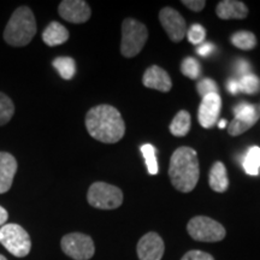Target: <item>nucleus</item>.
Returning <instances> with one entry per match:
<instances>
[{"label":"nucleus","mask_w":260,"mask_h":260,"mask_svg":"<svg viewBox=\"0 0 260 260\" xmlns=\"http://www.w3.org/2000/svg\"><path fill=\"white\" fill-rule=\"evenodd\" d=\"M88 134L104 144H116L125 134V123L116 107L107 104L94 106L86 115Z\"/></svg>","instance_id":"obj_1"},{"label":"nucleus","mask_w":260,"mask_h":260,"mask_svg":"<svg viewBox=\"0 0 260 260\" xmlns=\"http://www.w3.org/2000/svg\"><path fill=\"white\" fill-rule=\"evenodd\" d=\"M169 176L172 186L182 193H189L198 184L200 176L197 151L190 147H180L174 152L169 165Z\"/></svg>","instance_id":"obj_2"},{"label":"nucleus","mask_w":260,"mask_h":260,"mask_svg":"<svg viewBox=\"0 0 260 260\" xmlns=\"http://www.w3.org/2000/svg\"><path fill=\"white\" fill-rule=\"evenodd\" d=\"M38 27L34 14L28 6H19L15 10L4 30L6 44L14 47L27 46L37 34Z\"/></svg>","instance_id":"obj_3"},{"label":"nucleus","mask_w":260,"mask_h":260,"mask_svg":"<svg viewBox=\"0 0 260 260\" xmlns=\"http://www.w3.org/2000/svg\"><path fill=\"white\" fill-rule=\"evenodd\" d=\"M148 39L147 28L134 18H125L122 24L121 53L125 58L138 56Z\"/></svg>","instance_id":"obj_4"},{"label":"nucleus","mask_w":260,"mask_h":260,"mask_svg":"<svg viewBox=\"0 0 260 260\" xmlns=\"http://www.w3.org/2000/svg\"><path fill=\"white\" fill-rule=\"evenodd\" d=\"M0 243L8 252L17 258H24L30 253L31 241L29 234L15 223L0 226Z\"/></svg>","instance_id":"obj_5"},{"label":"nucleus","mask_w":260,"mask_h":260,"mask_svg":"<svg viewBox=\"0 0 260 260\" xmlns=\"http://www.w3.org/2000/svg\"><path fill=\"white\" fill-rule=\"evenodd\" d=\"M87 201L94 209L116 210L123 204V193L106 182H94L87 193Z\"/></svg>","instance_id":"obj_6"},{"label":"nucleus","mask_w":260,"mask_h":260,"mask_svg":"<svg viewBox=\"0 0 260 260\" xmlns=\"http://www.w3.org/2000/svg\"><path fill=\"white\" fill-rule=\"evenodd\" d=\"M191 239L200 242H218L225 237V228L217 220L206 216L193 217L187 225Z\"/></svg>","instance_id":"obj_7"},{"label":"nucleus","mask_w":260,"mask_h":260,"mask_svg":"<svg viewBox=\"0 0 260 260\" xmlns=\"http://www.w3.org/2000/svg\"><path fill=\"white\" fill-rule=\"evenodd\" d=\"M60 246L65 254L74 260H89L95 253L92 237L81 233H71L63 236Z\"/></svg>","instance_id":"obj_8"},{"label":"nucleus","mask_w":260,"mask_h":260,"mask_svg":"<svg viewBox=\"0 0 260 260\" xmlns=\"http://www.w3.org/2000/svg\"><path fill=\"white\" fill-rule=\"evenodd\" d=\"M159 21L171 41L180 42L187 34V24L180 12L172 8H164L159 12Z\"/></svg>","instance_id":"obj_9"},{"label":"nucleus","mask_w":260,"mask_h":260,"mask_svg":"<svg viewBox=\"0 0 260 260\" xmlns=\"http://www.w3.org/2000/svg\"><path fill=\"white\" fill-rule=\"evenodd\" d=\"M58 12L61 18L74 24L84 23L92 15L89 5L83 0H64L58 6Z\"/></svg>","instance_id":"obj_10"},{"label":"nucleus","mask_w":260,"mask_h":260,"mask_svg":"<svg viewBox=\"0 0 260 260\" xmlns=\"http://www.w3.org/2000/svg\"><path fill=\"white\" fill-rule=\"evenodd\" d=\"M136 252L140 260H161L165 252L164 241L157 233H147L140 239Z\"/></svg>","instance_id":"obj_11"},{"label":"nucleus","mask_w":260,"mask_h":260,"mask_svg":"<svg viewBox=\"0 0 260 260\" xmlns=\"http://www.w3.org/2000/svg\"><path fill=\"white\" fill-rule=\"evenodd\" d=\"M222 107V99L218 93H212L203 98L198 112L200 125L205 129H211L216 125Z\"/></svg>","instance_id":"obj_12"},{"label":"nucleus","mask_w":260,"mask_h":260,"mask_svg":"<svg viewBox=\"0 0 260 260\" xmlns=\"http://www.w3.org/2000/svg\"><path fill=\"white\" fill-rule=\"evenodd\" d=\"M142 83L147 88L159 90L162 93L170 92L172 88V81L169 74L158 65H152L145 71Z\"/></svg>","instance_id":"obj_13"},{"label":"nucleus","mask_w":260,"mask_h":260,"mask_svg":"<svg viewBox=\"0 0 260 260\" xmlns=\"http://www.w3.org/2000/svg\"><path fill=\"white\" fill-rule=\"evenodd\" d=\"M17 160L9 152H0V194L10 190L17 172Z\"/></svg>","instance_id":"obj_14"},{"label":"nucleus","mask_w":260,"mask_h":260,"mask_svg":"<svg viewBox=\"0 0 260 260\" xmlns=\"http://www.w3.org/2000/svg\"><path fill=\"white\" fill-rule=\"evenodd\" d=\"M216 14L220 19H243L248 16V8L237 0H222L217 5Z\"/></svg>","instance_id":"obj_15"},{"label":"nucleus","mask_w":260,"mask_h":260,"mask_svg":"<svg viewBox=\"0 0 260 260\" xmlns=\"http://www.w3.org/2000/svg\"><path fill=\"white\" fill-rule=\"evenodd\" d=\"M42 40L50 47L59 46L69 40V31L63 24L58 22H51L42 31Z\"/></svg>","instance_id":"obj_16"},{"label":"nucleus","mask_w":260,"mask_h":260,"mask_svg":"<svg viewBox=\"0 0 260 260\" xmlns=\"http://www.w3.org/2000/svg\"><path fill=\"white\" fill-rule=\"evenodd\" d=\"M209 183L211 189L217 193H224L229 188V178H228L226 168L222 161H216L210 170Z\"/></svg>","instance_id":"obj_17"},{"label":"nucleus","mask_w":260,"mask_h":260,"mask_svg":"<svg viewBox=\"0 0 260 260\" xmlns=\"http://www.w3.org/2000/svg\"><path fill=\"white\" fill-rule=\"evenodd\" d=\"M190 113L186 111V110H182L177 113L176 116L174 117L170 123V133L174 136H177V138H183L186 136L190 130Z\"/></svg>","instance_id":"obj_18"},{"label":"nucleus","mask_w":260,"mask_h":260,"mask_svg":"<svg viewBox=\"0 0 260 260\" xmlns=\"http://www.w3.org/2000/svg\"><path fill=\"white\" fill-rule=\"evenodd\" d=\"M242 167L247 175H251V176H256V175H259L260 147H258V146H253V147H251L247 151V153L243 155Z\"/></svg>","instance_id":"obj_19"},{"label":"nucleus","mask_w":260,"mask_h":260,"mask_svg":"<svg viewBox=\"0 0 260 260\" xmlns=\"http://www.w3.org/2000/svg\"><path fill=\"white\" fill-rule=\"evenodd\" d=\"M234 116L235 118L246 119V121L258 122L260 118V105L242 102L234 107Z\"/></svg>","instance_id":"obj_20"},{"label":"nucleus","mask_w":260,"mask_h":260,"mask_svg":"<svg viewBox=\"0 0 260 260\" xmlns=\"http://www.w3.org/2000/svg\"><path fill=\"white\" fill-rule=\"evenodd\" d=\"M52 65L64 80H71L76 74V63L71 57H58L52 61Z\"/></svg>","instance_id":"obj_21"},{"label":"nucleus","mask_w":260,"mask_h":260,"mask_svg":"<svg viewBox=\"0 0 260 260\" xmlns=\"http://www.w3.org/2000/svg\"><path fill=\"white\" fill-rule=\"evenodd\" d=\"M230 40L234 46L243 51H251L256 46V38L251 31H236L235 34H233Z\"/></svg>","instance_id":"obj_22"},{"label":"nucleus","mask_w":260,"mask_h":260,"mask_svg":"<svg viewBox=\"0 0 260 260\" xmlns=\"http://www.w3.org/2000/svg\"><path fill=\"white\" fill-rule=\"evenodd\" d=\"M15 113V105L6 94L0 92V125H5L11 121Z\"/></svg>","instance_id":"obj_23"},{"label":"nucleus","mask_w":260,"mask_h":260,"mask_svg":"<svg viewBox=\"0 0 260 260\" xmlns=\"http://www.w3.org/2000/svg\"><path fill=\"white\" fill-rule=\"evenodd\" d=\"M141 153L144 155L146 165L149 175H157L159 172L157 157H155V148L151 144H146L141 146Z\"/></svg>","instance_id":"obj_24"},{"label":"nucleus","mask_w":260,"mask_h":260,"mask_svg":"<svg viewBox=\"0 0 260 260\" xmlns=\"http://www.w3.org/2000/svg\"><path fill=\"white\" fill-rule=\"evenodd\" d=\"M240 92L246 94H256L260 92V79L254 74H248L239 81Z\"/></svg>","instance_id":"obj_25"},{"label":"nucleus","mask_w":260,"mask_h":260,"mask_svg":"<svg viewBox=\"0 0 260 260\" xmlns=\"http://www.w3.org/2000/svg\"><path fill=\"white\" fill-rule=\"evenodd\" d=\"M181 71L188 79L197 80L201 74L200 63L193 57H187L186 59H183V61H182Z\"/></svg>","instance_id":"obj_26"},{"label":"nucleus","mask_w":260,"mask_h":260,"mask_svg":"<svg viewBox=\"0 0 260 260\" xmlns=\"http://www.w3.org/2000/svg\"><path fill=\"white\" fill-rule=\"evenodd\" d=\"M256 122L254 121H246V119L241 118H234L230 122L229 126H228V133L232 136H239L246 133L247 130H249Z\"/></svg>","instance_id":"obj_27"},{"label":"nucleus","mask_w":260,"mask_h":260,"mask_svg":"<svg viewBox=\"0 0 260 260\" xmlns=\"http://www.w3.org/2000/svg\"><path fill=\"white\" fill-rule=\"evenodd\" d=\"M187 37L190 44L201 45L205 41V38H206V29L201 24L195 23L188 29Z\"/></svg>","instance_id":"obj_28"},{"label":"nucleus","mask_w":260,"mask_h":260,"mask_svg":"<svg viewBox=\"0 0 260 260\" xmlns=\"http://www.w3.org/2000/svg\"><path fill=\"white\" fill-rule=\"evenodd\" d=\"M197 89H198V93H199L203 98L209 95V94L218 93V88H217L216 82L211 79L201 80L200 82L198 83Z\"/></svg>","instance_id":"obj_29"},{"label":"nucleus","mask_w":260,"mask_h":260,"mask_svg":"<svg viewBox=\"0 0 260 260\" xmlns=\"http://www.w3.org/2000/svg\"><path fill=\"white\" fill-rule=\"evenodd\" d=\"M181 260H214V258L210 253L203 252V251H189L186 254L182 256Z\"/></svg>","instance_id":"obj_30"},{"label":"nucleus","mask_w":260,"mask_h":260,"mask_svg":"<svg viewBox=\"0 0 260 260\" xmlns=\"http://www.w3.org/2000/svg\"><path fill=\"white\" fill-rule=\"evenodd\" d=\"M235 73L241 79V77L246 76V75L251 74V65L245 59H239L235 64Z\"/></svg>","instance_id":"obj_31"},{"label":"nucleus","mask_w":260,"mask_h":260,"mask_svg":"<svg viewBox=\"0 0 260 260\" xmlns=\"http://www.w3.org/2000/svg\"><path fill=\"white\" fill-rule=\"evenodd\" d=\"M181 3L186 6V8L195 12H200L201 10H204L205 5H206V2H205V0H182Z\"/></svg>","instance_id":"obj_32"},{"label":"nucleus","mask_w":260,"mask_h":260,"mask_svg":"<svg viewBox=\"0 0 260 260\" xmlns=\"http://www.w3.org/2000/svg\"><path fill=\"white\" fill-rule=\"evenodd\" d=\"M214 50H216V47L213 46V44H211V42H203V44L198 46L197 53L201 57H207L210 56Z\"/></svg>","instance_id":"obj_33"},{"label":"nucleus","mask_w":260,"mask_h":260,"mask_svg":"<svg viewBox=\"0 0 260 260\" xmlns=\"http://www.w3.org/2000/svg\"><path fill=\"white\" fill-rule=\"evenodd\" d=\"M226 88L229 90V93L232 94H237L240 92V84H239V81L237 80H229V82L226 84Z\"/></svg>","instance_id":"obj_34"},{"label":"nucleus","mask_w":260,"mask_h":260,"mask_svg":"<svg viewBox=\"0 0 260 260\" xmlns=\"http://www.w3.org/2000/svg\"><path fill=\"white\" fill-rule=\"evenodd\" d=\"M8 218H9L8 211H6L4 207L0 206V226L5 225V223H6V220H8Z\"/></svg>","instance_id":"obj_35"},{"label":"nucleus","mask_w":260,"mask_h":260,"mask_svg":"<svg viewBox=\"0 0 260 260\" xmlns=\"http://www.w3.org/2000/svg\"><path fill=\"white\" fill-rule=\"evenodd\" d=\"M226 124H228L226 119H220V121H219V123H218V128H220V129H223V128H224V126H226Z\"/></svg>","instance_id":"obj_36"},{"label":"nucleus","mask_w":260,"mask_h":260,"mask_svg":"<svg viewBox=\"0 0 260 260\" xmlns=\"http://www.w3.org/2000/svg\"><path fill=\"white\" fill-rule=\"evenodd\" d=\"M0 260H8V259H6V256H4L3 254H0Z\"/></svg>","instance_id":"obj_37"}]
</instances>
